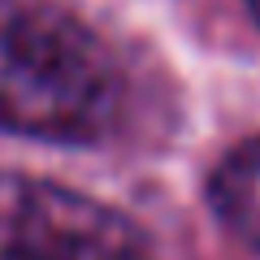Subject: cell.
<instances>
[{"mask_svg":"<svg viewBox=\"0 0 260 260\" xmlns=\"http://www.w3.org/2000/svg\"><path fill=\"white\" fill-rule=\"evenodd\" d=\"M117 104V56L70 0H0V130L78 143Z\"/></svg>","mask_w":260,"mask_h":260,"instance_id":"1","label":"cell"},{"mask_svg":"<svg viewBox=\"0 0 260 260\" xmlns=\"http://www.w3.org/2000/svg\"><path fill=\"white\" fill-rule=\"evenodd\" d=\"M0 260H152L126 217L56 182L0 174Z\"/></svg>","mask_w":260,"mask_h":260,"instance_id":"2","label":"cell"},{"mask_svg":"<svg viewBox=\"0 0 260 260\" xmlns=\"http://www.w3.org/2000/svg\"><path fill=\"white\" fill-rule=\"evenodd\" d=\"M213 200H217L221 221L251 251H260V139H251L247 148H239L217 169Z\"/></svg>","mask_w":260,"mask_h":260,"instance_id":"3","label":"cell"},{"mask_svg":"<svg viewBox=\"0 0 260 260\" xmlns=\"http://www.w3.org/2000/svg\"><path fill=\"white\" fill-rule=\"evenodd\" d=\"M247 5H251V9H256V18H260V0H247Z\"/></svg>","mask_w":260,"mask_h":260,"instance_id":"4","label":"cell"}]
</instances>
